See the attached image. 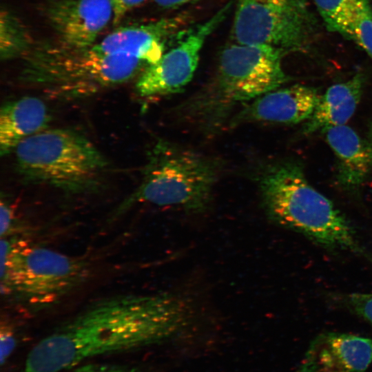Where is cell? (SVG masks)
Returning <instances> with one entry per match:
<instances>
[{"label":"cell","mask_w":372,"mask_h":372,"mask_svg":"<svg viewBox=\"0 0 372 372\" xmlns=\"http://www.w3.org/2000/svg\"><path fill=\"white\" fill-rule=\"evenodd\" d=\"M345 38L362 48L372 60V6L370 0H358Z\"/></svg>","instance_id":"obj_19"},{"label":"cell","mask_w":372,"mask_h":372,"mask_svg":"<svg viewBox=\"0 0 372 372\" xmlns=\"http://www.w3.org/2000/svg\"><path fill=\"white\" fill-rule=\"evenodd\" d=\"M184 23L183 17L177 16L147 24L121 27L94 45L107 54L127 56L153 64L165 52L167 39Z\"/></svg>","instance_id":"obj_13"},{"label":"cell","mask_w":372,"mask_h":372,"mask_svg":"<svg viewBox=\"0 0 372 372\" xmlns=\"http://www.w3.org/2000/svg\"><path fill=\"white\" fill-rule=\"evenodd\" d=\"M358 0H313L327 28L346 37Z\"/></svg>","instance_id":"obj_18"},{"label":"cell","mask_w":372,"mask_h":372,"mask_svg":"<svg viewBox=\"0 0 372 372\" xmlns=\"http://www.w3.org/2000/svg\"><path fill=\"white\" fill-rule=\"evenodd\" d=\"M145 0H110L112 8L114 25H117L131 9L141 5Z\"/></svg>","instance_id":"obj_24"},{"label":"cell","mask_w":372,"mask_h":372,"mask_svg":"<svg viewBox=\"0 0 372 372\" xmlns=\"http://www.w3.org/2000/svg\"><path fill=\"white\" fill-rule=\"evenodd\" d=\"M63 372H141L137 369L111 364H79Z\"/></svg>","instance_id":"obj_23"},{"label":"cell","mask_w":372,"mask_h":372,"mask_svg":"<svg viewBox=\"0 0 372 372\" xmlns=\"http://www.w3.org/2000/svg\"><path fill=\"white\" fill-rule=\"evenodd\" d=\"M31 40L22 22L8 10L0 14V56L8 60L25 55L30 48Z\"/></svg>","instance_id":"obj_17"},{"label":"cell","mask_w":372,"mask_h":372,"mask_svg":"<svg viewBox=\"0 0 372 372\" xmlns=\"http://www.w3.org/2000/svg\"><path fill=\"white\" fill-rule=\"evenodd\" d=\"M60 43L75 48L94 45L113 17L110 0H56L48 10Z\"/></svg>","instance_id":"obj_11"},{"label":"cell","mask_w":372,"mask_h":372,"mask_svg":"<svg viewBox=\"0 0 372 372\" xmlns=\"http://www.w3.org/2000/svg\"><path fill=\"white\" fill-rule=\"evenodd\" d=\"M317 28L307 0H238L233 34L238 43L267 45L287 54L307 51Z\"/></svg>","instance_id":"obj_8"},{"label":"cell","mask_w":372,"mask_h":372,"mask_svg":"<svg viewBox=\"0 0 372 372\" xmlns=\"http://www.w3.org/2000/svg\"><path fill=\"white\" fill-rule=\"evenodd\" d=\"M321 94L313 87L296 84L275 89L245 105L231 120V126L249 122L297 124L312 115Z\"/></svg>","instance_id":"obj_12"},{"label":"cell","mask_w":372,"mask_h":372,"mask_svg":"<svg viewBox=\"0 0 372 372\" xmlns=\"http://www.w3.org/2000/svg\"><path fill=\"white\" fill-rule=\"evenodd\" d=\"M189 317V304L175 293L105 298L38 342L23 372H63L94 357L154 344L181 331Z\"/></svg>","instance_id":"obj_1"},{"label":"cell","mask_w":372,"mask_h":372,"mask_svg":"<svg viewBox=\"0 0 372 372\" xmlns=\"http://www.w3.org/2000/svg\"><path fill=\"white\" fill-rule=\"evenodd\" d=\"M366 139L368 140V141L370 143V144L372 146V118L369 123Z\"/></svg>","instance_id":"obj_26"},{"label":"cell","mask_w":372,"mask_h":372,"mask_svg":"<svg viewBox=\"0 0 372 372\" xmlns=\"http://www.w3.org/2000/svg\"><path fill=\"white\" fill-rule=\"evenodd\" d=\"M19 79L50 97L89 96L127 81L143 65L140 60L96 49L62 44L39 46L25 54Z\"/></svg>","instance_id":"obj_3"},{"label":"cell","mask_w":372,"mask_h":372,"mask_svg":"<svg viewBox=\"0 0 372 372\" xmlns=\"http://www.w3.org/2000/svg\"><path fill=\"white\" fill-rule=\"evenodd\" d=\"M365 83L366 76L360 72L349 80L329 87L304 123L302 134L323 132L328 128L346 125L361 100Z\"/></svg>","instance_id":"obj_15"},{"label":"cell","mask_w":372,"mask_h":372,"mask_svg":"<svg viewBox=\"0 0 372 372\" xmlns=\"http://www.w3.org/2000/svg\"><path fill=\"white\" fill-rule=\"evenodd\" d=\"M0 214V236L10 237L17 230V220L13 209L3 198L1 199Z\"/></svg>","instance_id":"obj_22"},{"label":"cell","mask_w":372,"mask_h":372,"mask_svg":"<svg viewBox=\"0 0 372 372\" xmlns=\"http://www.w3.org/2000/svg\"><path fill=\"white\" fill-rule=\"evenodd\" d=\"M147 160L140 185L114 210L111 221L140 203L192 213L209 207L220 170L216 161L165 141L153 147Z\"/></svg>","instance_id":"obj_5"},{"label":"cell","mask_w":372,"mask_h":372,"mask_svg":"<svg viewBox=\"0 0 372 372\" xmlns=\"http://www.w3.org/2000/svg\"><path fill=\"white\" fill-rule=\"evenodd\" d=\"M336 158L335 180L344 190L357 192L372 172V146L346 125L323 132Z\"/></svg>","instance_id":"obj_14"},{"label":"cell","mask_w":372,"mask_h":372,"mask_svg":"<svg viewBox=\"0 0 372 372\" xmlns=\"http://www.w3.org/2000/svg\"><path fill=\"white\" fill-rule=\"evenodd\" d=\"M262 205L273 224L307 237L333 251H347L372 263L346 216L308 181L301 163L269 166L259 179Z\"/></svg>","instance_id":"obj_2"},{"label":"cell","mask_w":372,"mask_h":372,"mask_svg":"<svg viewBox=\"0 0 372 372\" xmlns=\"http://www.w3.org/2000/svg\"><path fill=\"white\" fill-rule=\"evenodd\" d=\"M17 168L26 180L66 193L98 187L107 167L103 155L83 135L68 129H45L14 149Z\"/></svg>","instance_id":"obj_7"},{"label":"cell","mask_w":372,"mask_h":372,"mask_svg":"<svg viewBox=\"0 0 372 372\" xmlns=\"http://www.w3.org/2000/svg\"><path fill=\"white\" fill-rule=\"evenodd\" d=\"M86 259L11 237L1 238V292L40 310L60 302L90 276Z\"/></svg>","instance_id":"obj_6"},{"label":"cell","mask_w":372,"mask_h":372,"mask_svg":"<svg viewBox=\"0 0 372 372\" xmlns=\"http://www.w3.org/2000/svg\"><path fill=\"white\" fill-rule=\"evenodd\" d=\"M161 7L165 8H174L187 3H194L198 0H154Z\"/></svg>","instance_id":"obj_25"},{"label":"cell","mask_w":372,"mask_h":372,"mask_svg":"<svg viewBox=\"0 0 372 372\" xmlns=\"http://www.w3.org/2000/svg\"><path fill=\"white\" fill-rule=\"evenodd\" d=\"M230 7L231 3L226 4L165 52L158 61L148 65L136 81L138 94L154 98L181 92L194 76L206 39L223 21Z\"/></svg>","instance_id":"obj_9"},{"label":"cell","mask_w":372,"mask_h":372,"mask_svg":"<svg viewBox=\"0 0 372 372\" xmlns=\"http://www.w3.org/2000/svg\"><path fill=\"white\" fill-rule=\"evenodd\" d=\"M49 114L45 103L23 96L4 103L0 111V154L14 152L25 138L46 129Z\"/></svg>","instance_id":"obj_16"},{"label":"cell","mask_w":372,"mask_h":372,"mask_svg":"<svg viewBox=\"0 0 372 372\" xmlns=\"http://www.w3.org/2000/svg\"><path fill=\"white\" fill-rule=\"evenodd\" d=\"M371 363L372 340L326 332L311 341L298 372H367Z\"/></svg>","instance_id":"obj_10"},{"label":"cell","mask_w":372,"mask_h":372,"mask_svg":"<svg viewBox=\"0 0 372 372\" xmlns=\"http://www.w3.org/2000/svg\"><path fill=\"white\" fill-rule=\"evenodd\" d=\"M337 298L345 307L372 326V292L341 294Z\"/></svg>","instance_id":"obj_20"},{"label":"cell","mask_w":372,"mask_h":372,"mask_svg":"<svg viewBox=\"0 0 372 372\" xmlns=\"http://www.w3.org/2000/svg\"><path fill=\"white\" fill-rule=\"evenodd\" d=\"M17 345V336L10 324L1 322L0 329L1 366L4 365Z\"/></svg>","instance_id":"obj_21"},{"label":"cell","mask_w":372,"mask_h":372,"mask_svg":"<svg viewBox=\"0 0 372 372\" xmlns=\"http://www.w3.org/2000/svg\"><path fill=\"white\" fill-rule=\"evenodd\" d=\"M286 54L267 45L235 43L221 52L216 77L184 105V112L205 127L220 125L237 105L251 101L291 78L284 72Z\"/></svg>","instance_id":"obj_4"}]
</instances>
